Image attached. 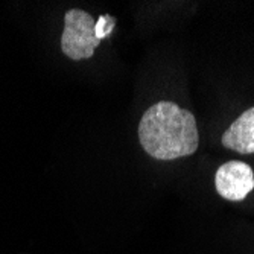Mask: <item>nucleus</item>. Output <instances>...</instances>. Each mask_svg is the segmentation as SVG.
I'll return each instance as SVG.
<instances>
[{
    "label": "nucleus",
    "mask_w": 254,
    "mask_h": 254,
    "mask_svg": "<svg viewBox=\"0 0 254 254\" xmlns=\"http://www.w3.org/2000/svg\"><path fill=\"white\" fill-rule=\"evenodd\" d=\"M114 26H116V17H113V15H108V14H104L98 18L96 21V25H95V35L96 38L101 41L104 40L105 37H108Z\"/></svg>",
    "instance_id": "nucleus-5"
},
{
    "label": "nucleus",
    "mask_w": 254,
    "mask_h": 254,
    "mask_svg": "<svg viewBox=\"0 0 254 254\" xmlns=\"http://www.w3.org/2000/svg\"><path fill=\"white\" fill-rule=\"evenodd\" d=\"M138 140L146 154L157 160L192 155L199 145L195 116L175 102L160 101L142 116L138 124Z\"/></svg>",
    "instance_id": "nucleus-1"
},
{
    "label": "nucleus",
    "mask_w": 254,
    "mask_h": 254,
    "mask_svg": "<svg viewBox=\"0 0 254 254\" xmlns=\"http://www.w3.org/2000/svg\"><path fill=\"white\" fill-rule=\"evenodd\" d=\"M96 20L82 9H70L64 15L61 51L73 61L88 60L101 41L95 35Z\"/></svg>",
    "instance_id": "nucleus-2"
},
{
    "label": "nucleus",
    "mask_w": 254,
    "mask_h": 254,
    "mask_svg": "<svg viewBox=\"0 0 254 254\" xmlns=\"http://www.w3.org/2000/svg\"><path fill=\"white\" fill-rule=\"evenodd\" d=\"M222 146L241 154L254 152V107L244 111L222 134Z\"/></svg>",
    "instance_id": "nucleus-4"
},
{
    "label": "nucleus",
    "mask_w": 254,
    "mask_h": 254,
    "mask_svg": "<svg viewBox=\"0 0 254 254\" xmlns=\"http://www.w3.org/2000/svg\"><path fill=\"white\" fill-rule=\"evenodd\" d=\"M218 193L228 201H242L254 189V172L244 161H227L215 175Z\"/></svg>",
    "instance_id": "nucleus-3"
}]
</instances>
